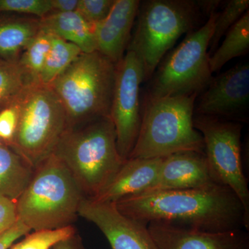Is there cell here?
<instances>
[{
	"label": "cell",
	"mask_w": 249,
	"mask_h": 249,
	"mask_svg": "<svg viewBox=\"0 0 249 249\" xmlns=\"http://www.w3.org/2000/svg\"><path fill=\"white\" fill-rule=\"evenodd\" d=\"M249 101V65L239 64L213 78L194 114L244 122Z\"/></svg>",
	"instance_id": "obj_11"
},
{
	"label": "cell",
	"mask_w": 249,
	"mask_h": 249,
	"mask_svg": "<svg viewBox=\"0 0 249 249\" xmlns=\"http://www.w3.org/2000/svg\"><path fill=\"white\" fill-rule=\"evenodd\" d=\"M40 30L39 18L15 16L0 19V58L18 62L24 49Z\"/></svg>",
	"instance_id": "obj_18"
},
{
	"label": "cell",
	"mask_w": 249,
	"mask_h": 249,
	"mask_svg": "<svg viewBox=\"0 0 249 249\" xmlns=\"http://www.w3.org/2000/svg\"><path fill=\"white\" fill-rule=\"evenodd\" d=\"M78 217L92 222L106 237L111 249H160L147 226L124 215L115 202L85 199Z\"/></svg>",
	"instance_id": "obj_12"
},
{
	"label": "cell",
	"mask_w": 249,
	"mask_h": 249,
	"mask_svg": "<svg viewBox=\"0 0 249 249\" xmlns=\"http://www.w3.org/2000/svg\"><path fill=\"white\" fill-rule=\"evenodd\" d=\"M115 77L116 65L96 51L82 53L49 85L65 109L68 127L110 118Z\"/></svg>",
	"instance_id": "obj_5"
},
{
	"label": "cell",
	"mask_w": 249,
	"mask_h": 249,
	"mask_svg": "<svg viewBox=\"0 0 249 249\" xmlns=\"http://www.w3.org/2000/svg\"><path fill=\"white\" fill-rule=\"evenodd\" d=\"M52 154L65 163L89 199L104 191L124 161L110 118L68 127Z\"/></svg>",
	"instance_id": "obj_2"
},
{
	"label": "cell",
	"mask_w": 249,
	"mask_h": 249,
	"mask_svg": "<svg viewBox=\"0 0 249 249\" xmlns=\"http://www.w3.org/2000/svg\"><path fill=\"white\" fill-rule=\"evenodd\" d=\"M85 198L68 168L52 154L36 167L16 201L18 219L35 231L73 226Z\"/></svg>",
	"instance_id": "obj_3"
},
{
	"label": "cell",
	"mask_w": 249,
	"mask_h": 249,
	"mask_svg": "<svg viewBox=\"0 0 249 249\" xmlns=\"http://www.w3.org/2000/svg\"><path fill=\"white\" fill-rule=\"evenodd\" d=\"M16 102L19 119L9 147L35 169L68 127L66 113L50 87L39 82L28 85Z\"/></svg>",
	"instance_id": "obj_7"
},
{
	"label": "cell",
	"mask_w": 249,
	"mask_h": 249,
	"mask_svg": "<svg viewBox=\"0 0 249 249\" xmlns=\"http://www.w3.org/2000/svg\"><path fill=\"white\" fill-rule=\"evenodd\" d=\"M34 168L11 147L0 142V196L16 201L27 188Z\"/></svg>",
	"instance_id": "obj_19"
},
{
	"label": "cell",
	"mask_w": 249,
	"mask_h": 249,
	"mask_svg": "<svg viewBox=\"0 0 249 249\" xmlns=\"http://www.w3.org/2000/svg\"><path fill=\"white\" fill-rule=\"evenodd\" d=\"M197 96L145 100L140 131L128 159L158 158L183 151L205 154L202 136L193 125Z\"/></svg>",
	"instance_id": "obj_4"
},
{
	"label": "cell",
	"mask_w": 249,
	"mask_h": 249,
	"mask_svg": "<svg viewBox=\"0 0 249 249\" xmlns=\"http://www.w3.org/2000/svg\"><path fill=\"white\" fill-rule=\"evenodd\" d=\"M193 125L202 136L205 156L214 182L232 190L249 214L248 180L242 158V124L194 114Z\"/></svg>",
	"instance_id": "obj_9"
},
{
	"label": "cell",
	"mask_w": 249,
	"mask_h": 249,
	"mask_svg": "<svg viewBox=\"0 0 249 249\" xmlns=\"http://www.w3.org/2000/svg\"><path fill=\"white\" fill-rule=\"evenodd\" d=\"M32 16L41 19L52 12L50 0H0V13Z\"/></svg>",
	"instance_id": "obj_26"
},
{
	"label": "cell",
	"mask_w": 249,
	"mask_h": 249,
	"mask_svg": "<svg viewBox=\"0 0 249 249\" xmlns=\"http://www.w3.org/2000/svg\"><path fill=\"white\" fill-rule=\"evenodd\" d=\"M213 183H217L212 178L205 154L178 152L163 157L157 178L147 191L192 189Z\"/></svg>",
	"instance_id": "obj_14"
},
{
	"label": "cell",
	"mask_w": 249,
	"mask_h": 249,
	"mask_svg": "<svg viewBox=\"0 0 249 249\" xmlns=\"http://www.w3.org/2000/svg\"><path fill=\"white\" fill-rule=\"evenodd\" d=\"M31 229L18 219L14 226L0 236V249H9L19 237L27 235Z\"/></svg>",
	"instance_id": "obj_30"
},
{
	"label": "cell",
	"mask_w": 249,
	"mask_h": 249,
	"mask_svg": "<svg viewBox=\"0 0 249 249\" xmlns=\"http://www.w3.org/2000/svg\"><path fill=\"white\" fill-rule=\"evenodd\" d=\"M52 12L67 13L76 11L79 0H50Z\"/></svg>",
	"instance_id": "obj_31"
},
{
	"label": "cell",
	"mask_w": 249,
	"mask_h": 249,
	"mask_svg": "<svg viewBox=\"0 0 249 249\" xmlns=\"http://www.w3.org/2000/svg\"><path fill=\"white\" fill-rule=\"evenodd\" d=\"M16 99L0 109V139L8 146L12 143L17 130L19 110Z\"/></svg>",
	"instance_id": "obj_28"
},
{
	"label": "cell",
	"mask_w": 249,
	"mask_h": 249,
	"mask_svg": "<svg viewBox=\"0 0 249 249\" xmlns=\"http://www.w3.org/2000/svg\"><path fill=\"white\" fill-rule=\"evenodd\" d=\"M52 249H87L81 237L78 233L65 240L60 241L52 247Z\"/></svg>",
	"instance_id": "obj_32"
},
{
	"label": "cell",
	"mask_w": 249,
	"mask_h": 249,
	"mask_svg": "<svg viewBox=\"0 0 249 249\" xmlns=\"http://www.w3.org/2000/svg\"><path fill=\"white\" fill-rule=\"evenodd\" d=\"M222 45L209 58L211 73L219 71L228 62L237 57L248 53L249 50V12L242 17L227 31Z\"/></svg>",
	"instance_id": "obj_20"
},
{
	"label": "cell",
	"mask_w": 249,
	"mask_h": 249,
	"mask_svg": "<svg viewBox=\"0 0 249 249\" xmlns=\"http://www.w3.org/2000/svg\"><path fill=\"white\" fill-rule=\"evenodd\" d=\"M217 13L213 12L202 27L192 31L167 57L149 85L145 100L199 94L211 80L208 48Z\"/></svg>",
	"instance_id": "obj_8"
},
{
	"label": "cell",
	"mask_w": 249,
	"mask_h": 249,
	"mask_svg": "<svg viewBox=\"0 0 249 249\" xmlns=\"http://www.w3.org/2000/svg\"><path fill=\"white\" fill-rule=\"evenodd\" d=\"M53 36L50 32L41 29L18 60V63L31 83L39 82V77L52 46Z\"/></svg>",
	"instance_id": "obj_22"
},
{
	"label": "cell",
	"mask_w": 249,
	"mask_h": 249,
	"mask_svg": "<svg viewBox=\"0 0 249 249\" xmlns=\"http://www.w3.org/2000/svg\"><path fill=\"white\" fill-rule=\"evenodd\" d=\"M249 0H231L228 1L222 12L218 14L213 34L209 44V57L217 48L218 43L224 34L249 11Z\"/></svg>",
	"instance_id": "obj_24"
},
{
	"label": "cell",
	"mask_w": 249,
	"mask_h": 249,
	"mask_svg": "<svg viewBox=\"0 0 249 249\" xmlns=\"http://www.w3.org/2000/svg\"><path fill=\"white\" fill-rule=\"evenodd\" d=\"M163 157L128 159L95 200L116 202L126 196L147 191L155 182Z\"/></svg>",
	"instance_id": "obj_16"
},
{
	"label": "cell",
	"mask_w": 249,
	"mask_h": 249,
	"mask_svg": "<svg viewBox=\"0 0 249 249\" xmlns=\"http://www.w3.org/2000/svg\"><path fill=\"white\" fill-rule=\"evenodd\" d=\"M76 229L73 226L54 229L34 231L26 235L25 238L15 244L9 249H50L54 245L75 235Z\"/></svg>",
	"instance_id": "obj_25"
},
{
	"label": "cell",
	"mask_w": 249,
	"mask_h": 249,
	"mask_svg": "<svg viewBox=\"0 0 249 249\" xmlns=\"http://www.w3.org/2000/svg\"><path fill=\"white\" fill-rule=\"evenodd\" d=\"M115 0H79L77 11L94 27L107 17Z\"/></svg>",
	"instance_id": "obj_27"
},
{
	"label": "cell",
	"mask_w": 249,
	"mask_h": 249,
	"mask_svg": "<svg viewBox=\"0 0 249 249\" xmlns=\"http://www.w3.org/2000/svg\"><path fill=\"white\" fill-rule=\"evenodd\" d=\"M202 12L200 1H141L137 28L127 51L135 53L142 62L144 80L151 78L165 54L178 39L197 27Z\"/></svg>",
	"instance_id": "obj_6"
},
{
	"label": "cell",
	"mask_w": 249,
	"mask_h": 249,
	"mask_svg": "<svg viewBox=\"0 0 249 249\" xmlns=\"http://www.w3.org/2000/svg\"><path fill=\"white\" fill-rule=\"evenodd\" d=\"M124 215L144 225L163 223L199 231L249 230V214L232 190L219 183L202 188L147 191L115 202Z\"/></svg>",
	"instance_id": "obj_1"
},
{
	"label": "cell",
	"mask_w": 249,
	"mask_h": 249,
	"mask_svg": "<svg viewBox=\"0 0 249 249\" xmlns=\"http://www.w3.org/2000/svg\"><path fill=\"white\" fill-rule=\"evenodd\" d=\"M18 221L16 201L0 196V236Z\"/></svg>",
	"instance_id": "obj_29"
},
{
	"label": "cell",
	"mask_w": 249,
	"mask_h": 249,
	"mask_svg": "<svg viewBox=\"0 0 249 249\" xmlns=\"http://www.w3.org/2000/svg\"><path fill=\"white\" fill-rule=\"evenodd\" d=\"M149 232L160 249H249V231L206 232L150 223Z\"/></svg>",
	"instance_id": "obj_13"
},
{
	"label": "cell",
	"mask_w": 249,
	"mask_h": 249,
	"mask_svg": "<svg viewBox=\"0 0 249 249\" xmlns=\"http://www.w3.org/2000/svg\"><path fill=\"white\" fill-rule=\"evenodd\" d=\"M144 80L142 62L127 51L116 65L110 119L115 127L118 151L127 160L137 142L142 120L140 85Z\"/></svg>",
	"instance_id": "obj_10"
},
{
	"label": "cell",
	"mask_w": 249,
	"mask_h": 249,
	"mask_svg": "<svg viewBox=\"0 0 249 249\" xmlns=\"http://www.w3.org/2000/svg\"><path fill=\"white\" fill-rule=\"evenodd\" d=\"M141 1L115 0L107 17L94 26L96 51L117 65L124 55Z\"/></svg>",
	"instance_id": "obj_15"
},
{
	"label": "cell",
	"mask_w": 249,
	"mask_h": 249,
	"mask_svg": "<svg viewBox=\"0 0 249 249\" xmlns=\"http://www.w3.org/2000/svg\"><path fill=\"white\" fill-rule=\"evenodd\" d=\"M31 83L18 62L0 58V109L14 102Z\"/></svg>",
	"instance_id": "obj_23"
},
{
	"label": "cell",
	"mask_w": 249,
	"mask_h": 249,
	"mask_svg": "<svg viewBox=\"0 0 249 249\" xmlns=\"http://www.w3.org/2000/svg\"><path fill=\"white\" fill-rule=\"evenodd\" d=\"M82 53L76 45L53 35L50 50L39 77V83L50 85Z\"/></svg>",
	"instance_id": "obj_21"
},
{
	"label": "cell",
	"mask_w": 249,
	"mask_h": 249,
	"mask_svg": "<svg viewBox=\"0 0 249 249\" xmlns=\"http://www.w3.org/2000/svg\"><path fill=\"white\" fill-rule=\"evenodd\" d=\"M40 22L41 29L76 45L83 53L96 52L94 27L78 11L51 12L41 18Z\"/></svg>",
	"instance_id": "obj_17"
}]
</instances>
